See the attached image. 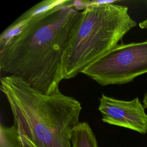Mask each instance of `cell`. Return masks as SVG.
I'll return each mask as SVG.
<instances>
[{"instance_id": "5", "label": "cell", "mask_w": 147, "mask_h": 147, "mask_svg": "<svg viewBox=\"0 0 147 147\" xmlns=\"http://www.w3.org/2000/svg\"><path fill=\"white\" fill-rule=\"evenodd\" d=\"M98 110L105 123L143 134L147 133V114L138 97L131 100H123L102 94Z\"/></svg>"}, {"instance_id": "7", "label": "cell", "mask_w": 147, "mask_h": 147, "mask_svg": "<svg viewBox=\"0 0 147 147\" xmlns=\"http://www.w3.org/2000/svg\"><path fill=\"white\" fill-rule=\"evenodd\" d=\"M72 147H98L95 136L87 122H79L73 129L71 136Z\"/></svg>"}, {"instance_id": "10", "label": "cell", "mask_w": 147, "mask_h": 147, "mask_svg": "<svg viewBox=\"0 0 147 147\" xmlns=\"http://www.w3.org/2000/svg\"><path fill=\"white\" fill-rule=\"evenodd\" d=\"M142 103H143L144 107L147 109V92L145 94V95L144 96L143 100H142Z\"/></svg>"}, {"instance_id": "3", "label": "cell", "mask_w": 147, "mask_h": 147, "mask_svg": "<svg viewBox=\"0 0 147 147\" xmlns=\"http://www.w3.org/2000/svg\"><path fill=\"white\" fill-rule=\"evenodd\" d=\"M114 1L91 2L82 11L79 25L65 55L64 79L75 78L114 48L137 22L126 6Z\"/></svg>"}, {"instance_id": "9", "label": "cell", "mask_w": 147, "mask_h": 147, "mask_svg": "<svg viewBox=\"0 0 147 147\" xmlns=\"http://www.w3.org/2000/svg\"><path fill=\"white\" fill-rule=\"evenodd\" d=\"M139 26L141 29H147V18L145 20L140 22Z\"/></svg>"}, {"instance_id": "8", "label": "cell", "mask_w": 147, "mask_h": 147, "mask_svg": "<svg viewBox=\"0 0 147 147\" xmlns=\"http://www.w3.org/2000/svg\"><path fill=\"white\" fill-rule=\"evenodd\" d=\"M0 147H22L20 134L16 126H0Z\"/></svg>"}, {"instance_id": "4", "label": "cell", "mask_w": 147, "mask_h": 147, "mask_svg": "<svg viewBox=\"0 0 147 147\" xmlns=\"http://www.w3.org/2000/svg\"><path fill=\"white\" fill-rule=\"evenodd\" d=\"M82 73L102 86L130 82L147 73V40L118 44Z\"/></svg>"}, {"instance_id": "1", "label": "cell", "mask_w": 147, "mask_h": 147, "mask_svg": "<svg viewBox=\"0 0 147 147\" xmlns=\"http://www.w3.org/2000/svg\"><path fill=\"white\" fill-rule=\"evenodd\" d=\"M75 1L32 17L19 32L0 44V68L47 95L59 91L64 60L82 13Z\"/></svg>"}, {"instance_id": "6", "label": "cell", "mask_w": 147, "mask_h": 147, "mask_svg": "<svg viewBox=\"0 0 147 147\" xmlns=\"http://www.w3.org/2000/svg\"><path fill=\"white\" fill-rule=\"evenodd\" d=\"M64 1V0H45L39 2L29 9L1 33L0 36V44H3L9 38L17 33L31 18L60 5Z\"/></svg>"}, {"instance_id": "2", "label": "cell", "mask_w": 147, "mask_h": 147, "mask_svg": "<svg viewBox=\"0 0 147 147\" xmlns=\"http://www.w3.org/2000/svg\"><path fill=\"white\" fill-rule=\"evenodd\" d=\"M1 90L10 107L22 147H71L82 109L75 98L58 91L42 94L20 78L5 75Z\"/></svg>"}]
</instances>
